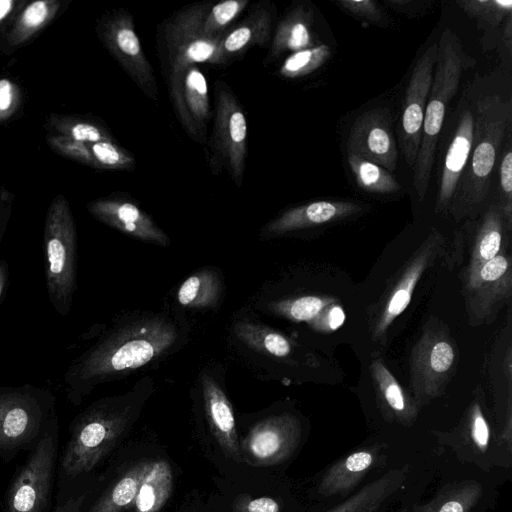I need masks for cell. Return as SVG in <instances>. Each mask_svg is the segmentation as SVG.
Returning a JSON list of instances; mask_svg holds the SVG:
<instances>
[{"label":"cell","instance_id":"obj_41","mask_svg":"<svg viewBox=\"0 0 512 512\" xmlns=\"http://www.w3.org/2000/svg\"><path fill=\"white\" fill-rule=\"evenodd\" d=\"M510 136L511 134L508 136L499 165V185L501 192V202H499V204L502 207L508 227L511 226L512 221V148Z\"/></svg>","mask_w":512,"mask_h":512},{"label":"cell","instance_id":"obj_27","mask_svg":"<svg viewBox=\"0 0 512 512\" xmlns=\"http://www.w3.org/2000/svg\"><path fill=\"white\" fill-rule=\"evenodd\" d=\"M152 461H140L127 469L91 506L88 512H121L134 505L140 484Z\"/></svg>","mask_w":512,"mask_h":512},{"label":"cell","instance_id":"obj_31","mask_svg":"<svg viewBox=\"0 0 512 512\" xmlns=\"http://www.w3.org/2000/svg\"><path fill=\"white\" fill-rule=\"evenodd\" d=\"M271 15L266 9H257L242 24L238 25L222 40L221 52L224 60L255 44L267 41L271 29Z\"/></svg>","mask_w":512,"mask_h":512},{"label":"cell","instance_id":"obj_7","mask_svg":"<svg viewBox=\"0 0 512 512\" xmlns=\"http://www.w3.org/2000/svg\"><path fill=\"white\" fill-rule=\"evenodd\" d=\"M58 455V419L45 431L4 497V512H46L51 503Z\"/></svg>","mask_w":512,"mask_h":512},{"label":"cell","instance_id":"obj_6","mask_svg":"<svg viewBox=\"0 0 512 512\" xmlns=\"http://www.w3.org/2000/svg\"><path fill=\"white\" fill-rule=\"evenodd\" d=\"M57 419L50 390L31 384L0 387V458L10 462L32 449Z\"/></svg>","mask_w":512,"mask_h":512},{"label":"cell","instance_id":"obj_9","mask_svg":"<svg viewBox=\"0 0 512 512\" xmlns=\"http://www.w3.org/2000/svg\"><path fill=\"white\" fill-rule=\"evenodd\" d=\"M246 144L245 115L230 89L218 85L211 161L213 168L225 166L238 187L243 181Z\"/></svg>","mask_w":512,"mask_h":512},{"label":"cell","instance_id":"obj_32","mask_svg":"<svg viewBox=\"0 0 512 512\" xmlns=\"http://www.w3.org/2000/svg\"><path fill=\"white\" fill-rule=\"evenodd\" d=\"M220 292L218 275L210 269H203L182 283L177 292V300L189 308H212L217 304Z\"/></svg>","mask_w":512,"mask_h":512},{"label":"cell","instance_id":"obj_33","mask_svg":"<svg viewBox=\"0 0 512 512\" xmlns=\"http://www.w3.org/2000/svg\"><path fill=\"white\" fill-rule=\"evenodd\" d=\"M44 127L48 133L66 136L85 144L113 141L105 128L78 116L52 113L47 117Z\"/></svg>","mask_w":512,"mask_h":512},{"label":"cell","instance_id":"obj_44","mask_svg":"<svg viewBox=\"0 0 512 512\" xmlns=\"http://www.w3.org/2000/svg\"><path fill=\"white\" fill-rule=\"evenodd\" d=\"M22 103L20 87L9 78H0V123L12 118Z\"/></svg>","mask_w":512,"mask_h":512},{"label":"cell","instance_id":"obj_2","mask_svg":"<svg viewBox=\"0 0 512 512\" xmlns=\"http://www.w3.org/2000/svg\"><path fill=\"white\" fill-rule=\"evenodd\" d=\"M152 390L149 378L125 395L99 399L71 421L61 457L63 473L76 478L95 469L114 448Z\"/></svg>","mask_w":512,"mask_h":512},{"label":"cell","instance_id":"obj_22","mask_svg":"<svg viewBox=\"0 0 512 512\" xmlns=\"http://www.w3.org/2000/svg\"><path fill=\"white\" fill-rule=\"evenodd\" d=\"M467 291L471 306L479 315L508 296L511 291L509 258L498 254L478 269L468 272Z\"/></svg>","mask_w":512,"mask_h":512},{"label":"cell","instance_id":"obj_20","mask_svg":"<svg viewBox=\"0 0 512 512\" xmlns=\"http://www.w3.org/2000/svg\"><path fill=\"white\" fill-rule=\"evenodd\" d=\"M359 205L349 201H315L286 210L270 221L262 231L266 236H279L288 232L330 223L357 213Z\"/></svg>","mask_w":512,"mask_h":512},{"label":"cell","instance_id":"obj_30","mask_svg":"<svg viewBox=\"0 0 512 512\" xmlns=\"http://www.w3.org/2000/svg\"><path fill=\"white\" fill-rule=\"evenodd\" d=\"M505 222L499 202L491 204L479 227L468 272L478 269L500 253Z\"/></svg>","mask_w":512,"mask_h":512},{"label":"cell","instance_id":"obj_16","mask_svg":"<svg viewBox=\"0 0 512 512\" xmlns=\"http://www.w3.org/2000/svg\"><path fill=\"white\" fill-rule=\"evenodd\" d=\"M460 104L456 129L447 149L439 178L436 212L449 209L471 153L474 131L473 111L466 98H463Z\"/></svg>","mask_w":512,"mask_h":512},{"label":"cell","instance_id":"obj_11","mask_svg":"<svg viewBox=\"0 0 512 512\" xmlns=\"http://www.w3.org/2000/svg\"><path fill=\"white\" fill-rule=\"evenodd\" d=\"M436 60L437 43H433L417 60L405 92L398 135L402 155L412 169L421 144L424 114Z\"/></svg>","mask_w":512,"mask_h":512},{"label":"cell","instance_id":"obj_17","mask_svg":"<svg viewBox=\"0 0 512 512\" xmlns=\"http://www.w3.org/2000/svg\"><path fill=\"white\" fill-rule=\"evenodd\" d=\"M86 208L100 222L141 241L167 246L169 238L156 223L134 203L117 198L90 201Z\"/></svg>","mask_w":512,"mask_h":512},{"label":"cell","instance_id":"obj_49","mask_svg":"<svg viewBox=\"0 0 512 512\" xmlns=\"http://www.w3.org/2000/svg\"><path fill=\"white\" fill-rule=\"evenodd\" d=\"M85 499V493L78 496H72L59 505L53 512H80Z\"/></svg>","mask_w":512,"mask_h":512},{"label":"cell","instance_id":"obj_4","mask_svg":"<svg viewBox=\"0 0 512 512\" xmlns=\"http://www.w3.org/2000/svg\"><path fill=\"white\" fill-rule=\"evenodd\" d=\"M467 64V55L459 37L446 27L437 43V60L424 114L422 139L413 168V186L420 201L425 198L429 187L447 107L458 90Z\"/></svg>","mask_w":512,"mask_h":512},{"label":"cell","instance_id":"obj_14","mask_svg":"<svg viewBox=\"0 0 512 512\" xmlns=\"http://www.w3.org/2000/svg\"><path fill=\"white\" fill-rule=\"evenodd\" d=\"M454 361L453 345L443 333L429 330L423 334L411 358L412 385L419 404L440 394Z\"/></svg>","mask_w":512,"mask_h":512},{"label":"cell","instance_id":"obj_23","mask_svg":"<svg viewBox=\"0 0 512 512\" xmlns=\"http://www.w3.org/2000/svg\"><path fill=\"white\" fill-rule=\"evenodd\" d=\"M313 13L304 5L291 9L279 22L267 59L273 60L287 51L297 52L317 46L312 33Z\"/></svg>","mask_w":512,"mask_h":512},{"label":"cell","instance_id":"obj_15","mask_svg":"<svg viewBox=\"0 0 512 512\" xmlns=\"http://www.w3.org/2000/svg\"><path fill=\"white\" fill-rule=\"evenodd\" d=\"M171 97L188 132L195 138L204 137L211 119L208 85L205 76L195 65L170 77Z\"/></svg>","mask_w":512,"mask_h":512},{"label":"cell","instance_id":"obj_51","mask_svg":"<svg viewBox=\"0 0 512 512\" xmlns=\"http://www.w3.org/2000/svg\"><path fill=\"white\" fill-rule=\"evenodd\" d=\"M9 265L5 260H0V300L8 285Z\"/></svg>","mask_w":512,"mask_h":512},{"label":"cell","instance_id":"obj_50","mask_svg":"<svg viewBox=\"0 0 512 512\" xmlns=\"http://www.w3.org/2000/svg\"><path fill=\"white\" fill-rule=\"evenodd\" d=\"M10 212V203L0 196V242L5 232Z\"/></svg>","mask_w":512,"mask_h":512},{"label":"cell","instance_id":"obj_24","mask_svg":"<svg viewBox=\"0 0 512 512\" xmlns=\"http://www.w3.org/2000/svg\"><path fill=\"white\" fill-rule=\"evenodd\" d=\"M61 9L59 0L27 2L7 33L2 50L8 53L29 42L55 19Z\"/></svg>","mask_w":512,"mask_h":512},{"label":"cell","instance_id":"obj_21","mask_svg":"<svg viewBox=\"0 0 512 512\" xmlns=\"http://www.w3.org/2000/svg\"><path fill=\"white\" fill-rule=\"evenodd\" d=\"M383 445L354 451L339 459L323 474L318 491L325 497L345 496L364 476L384 460Z\"/></svg>","mask_w":512,"mask_h":512},{"label":"cell","instance_id":"obj_35","mask_svg":"<svg viewBox=\"0 0 512 512\" xmlns=\"http://www.w3.org/2000/svg\"><path fill=\"white\" fill-rule=\"evenodd\" d=\"M457 4L484 30L498 28L512 13L511 0H461Z\"/></svg>","mask_w":512,"mask_h":512},{"label":"cell","instance_id":"obj_52","mask_svg":"<svg viewBox=\"0 0 512 512\" xmlns=\"http://www.w3.org/2000/svg\"><path fill=\"white\" fill-rule=\"evenodd\" d=\"M181 512H189V511H181Z\"/></svg>","mask_w":512,"mask_h":512},{"label":"cell","instance_id":"obj_45","mask_svg":"<svg viewBox=\"0 0 512 512\" xmlns=\"http://www.w3.org/2000/svg\"><path fill=\"white\" fill-rule=\"evenodd\" d=\"M233 512H280L279 503L267 496L252 498L249 495H239L232 503Z\"/></svg>","mask_w":512,"mask_h":512},{"label":"cell","instance_id":"obj_29","mask_svg":"<svg viewBox=\"0 0 512 512\" xmlns=\"http://www.w3.org/2000/svg\"><path fill=\"white\" fill-rule=\"evenodd\" d=\"M483 494L481 484L464 480L446 485L428 502L415 505L413 512H470Z\"/></svg>","mask_w":512,"mask_h":512},{"label":"cell","instance_id":"obj_40","mask_svg":"<svg viewBox=\"0 0 512 512\" xmlns=\"http://www.w3.org/2000/svg\"><path fill=\"white\" fill-rule=\"evenodd\" d=\"M46 141L55 153L95 168V162L87 144L51 133L47 134Z\"/></svg>","mask_w":512,"mask_h":512},{"label":"cell","instance_id":"obj_48","mask_svg":"<svg viewBox=\"0 0 512 512\" xmlns=\"http://www.w3.org/2000/svg\"><path fill=\"white\" fill-rule=\"evenodd\" d=\"M345 320V313L340 306H331L326 312V316L323 318V324L325 329L329 331L336 330L339 328Z\"/></svg>","mask_w":512,"mask_h":512},{"label":"cell","instance_id":"obj_12","mask_svg":"<svg viewBox=\"0 0 512 512\" xmlns=\"http://www.w3.org/2000/svg\"><path fill=\"white\" fill-rule=\"evenodd\" d=\"M299 420L288 413L266 418L248 432L241 447L242 459L253 466H270L286 460L300 441Z\"/></svg>","mask_w":512,"mask_h":512},{"label":"cell","instance_id":"obj_46","mask_svg":"<svg viewBox=\"0 0 512 512\" xmlns=\"http://www.w3.org/2000/svg\"><path fill=\"white\" fill-rule=\"evenodd\" d=\"M26 4L25 0H0V49L7 33Z\"/></svg>","mask_w":512,"mask_h":512},{"label":"cell","instance_id":"obj_19","mask_svg":"<svg viewBox=\"0 0 512 512\" xmlns=\"http://www.w3.org/2000/svg\"><path fill=\"white\" fill-rule=\"evenodd\" d=\"M204 408L210 430L226 457L243 461L232 405L221 386L209 375L202 376Z\"/></svg>","mask_w":512,"mask_h":512},{"label":"cell","instance_id":"obj_42","mask_svg":"<svg viewBox=\"0 0 512 512\" xmlns=\"http://www.w3.org/2000/svg\"><path fill=\"white\" fill-rule=\"evenodd\" d=\"M335 4L359 20L379 26L388 24L384 11L373 0H338Z\"/></svg>","mask_w":512,"mask_h":512},{"label":"cell","instance_id":"obj_34","mask_svg":"<svg viewBox=\"0 0 512 512\" xmlns=\"http://www.w3.org/2000/svg\"><path fill=\"white\" fill-rule=\"evenodd\" d=\"M347 161L358 186L363 190L391 194L401 189L394 176L383 167L354 154H347Z\"/></svg>","mask_w":512,"mask_h":512},{"label":"cell","instance_id":"obj_5","mask_svg":"<svg viewBox=\"0 0 512 512\" xmlns=\"http://www.w3.org/2000/svg\"><path fill=\"white\" fill-rule=\"evenodd\" d=\"M44 271L49 300L67 316L77 289V231L66 197L56 195L48 209L43 232Z\"/></svg>","mask_w":512,"mask_h":512},{"label":"cell","instance_id":"obj_36","mask_svg":"<svg viewBox=\"0 0 512 512\" xmlns=\"http://www.w3.org/2000/svg\"><path fill=\"white\" fill-rule=\"evenodd\" d=\"M330 56L331 49L325 44L294 52L286 58L279 69V74L285 78L308 75L319 69Z\"/></svg>","mask_w":512,"mask_h":512},{"label":"cell","instance_id":"obj_39","mask_svg":"<svg viewBox=\"0 0 512 512\" xmlns=\"http://www.w3.org/2000/svg\"><path fill=\"white\" fill-rule=\"evenodd\" d=\"M333 300L318 296H303L276 305L282 315L295 321L310 322L322 312Z\"/></svg>","mask_w":512,"mask_h":512},{"label":"cell","instance_id":"obj_43","mask_svg":"<svg viewBox=\"0 0 512 512\" xmlns=\"http://www.w3.org/2000/svg\"><path fill=\"white\" fill-rule=\"evenodd\" d=\"M468 437L470 446L476 455H485L489 449L490 429L482 409L478 404L473 405L468 421Z\"/></svg>","mask_w":512,"mask_h":512},{"label":"cell","instance_id":"obj_10","mask_svg":"<svg viewBox=\"0 0 512 512\" xmlns=\"http://www.w3.org/2000/svg\"><path fill=\"white\" fill-rule=\"evenodd\" d=\"M97 33L138 87L147 96L156 99L157 83L134 30L132 17L125 11H113L98 23Z\"/></svg>","mask_w":512,"mask_h":512},{"label":"cell","instance_id":"obj_1","mask_svg":"<svg viewBox=\"0 0 512 512\" xmlns=\"http://www.w3.org/2000/svg\"><path fill=\"white\" fill-rule=\"evenodd\" d=\"M180 341V331L167 317L152 315L104 333L77 356L63 377L67 399L79 405L99 384L138 369L166 354Z\"/></svg>","mask_w":512,"mask_h":512},{"label":"cell","instance_id":"obj_18","mask_svg":"<svg viewBox=\"0 0 512 512\" xmlns=\"http://www.w3.org/2000/svg\"><path fill=\"white\" fill-rule=\"evenodd\" d=\"M439 240L438 235H430L385 297L373 330L376 338L384 335L388 327L408 306L417 282L435 256Z\"/></svg>","mask_w":512,"mask_h":512},{"label":"cell","instance_id":"obj_13","mask_svg":"<svg viewBox=\"0 0 512 512\" xmlns=\"http://www.w3.org/2000/svg\"><path fill=\"white\" fill-rule=\"evenodd\" d=\"M389 109L379 107L359 115L347 139V154L369 160L388 171L397 166L398 151Z\"/></svg>","mask_w":512,"mask_h":512},{"label":"cell","instance_id":"obj_28","mask_svg":"<svg viewBox=\"0 0 512 512\" xmlns=\"http://www.w3.org/2000/svg\"><path fill=\"white\" fill-rule=\"evenodd\" d=\"M173 490V473L165 460H154L143 478L134 507L136 512H159Z\"/></svg>","mask_w":512,"mask_h":512},{"label":"cell","instance_id":"obj_26","mask_svg":"<svg viewBox=\"0 0 512 512\" xmlns=\"http://www.w3.org/2000/svg\"><path fill=\"white\" fill-rule=\"evenodd\" d=\"M406 476V468L390 470L327 512H377L400 489Z\"/></svg>","mask_w":512,"mask_h":512},{"label":"cell","instance_id":"obj_8","mask_svg":"<svg viewBox=\"0 0 512 512\" xmlns=\"http://www.w3.org/2000/svg\"><path fill=\"white\" fill-rule=\"evenodd\" d=\"M206 6H196L183 12L166 31L167 63L170 77L183 73L196 63L225 62L221 45L223 35L207 37L200 33Z\"/></svg>","mask_w":512,"mask_h":512},{"label":"cell","instance_id":"obj_37","mask_svg":"<svg viewBox=\"0 0 512 512\" xmlns=\"http://www.w3.org/2000/svg\"><path fill=\"white\" fill-rule=\"evenodd\" d=\"M247 4L248 0H227L214 5L205 14L200 25V33L207 37L219 36L222 29L236 18Z\"/></svg>","mask_w":512,"mask_h":512},{"label":"cell","instance_id":"obj_25","mask_svg":"<svg viewBox=\"0 0 512 512\" xmlns=\"http://www.w3.org/2000/svg\"><path fill=\"white\" fill-rule=\"evenodd\" d=\"M371 373L376 392L382 406L391 416L404 426H410L417 418L415 403L404 392L392 373L379 359L371 364Z\"/></svg>","mask_w":512,"mask_h":512},{"label":"cell","instance_id":"obj_47","mask_svg":"<svg viewBox=\"0 0 512 512\" xmlns=\"http://www.w3.org/2000/svg\"><path fill=\"white\" fill-rule=\"evenodd\" d=\"M394 11L406 15L407 17H417L423 15L433 6L432 1L420 0H385L384 1Z\"/></svg>","mask_w":512,"mask_h":512},{"label":"cell","instance_id":"obj_3","mask_svg":"<svg viewBox=\"0 0 512 512\" xmlns=\"http://www.w3.org/2000/svg\"><path fill=\"white\" fill-rule=\"evenodd\" d=\"M471 153L450 204L454 214L465 215L487 198L492 172L505 138L511 133L512 101L497 93L474 98Z\"/></svg>","mask_w":512,"mask_h":512},{"label":"cell","instance_id":"obj_38","mask_svg":"<svg viewBox=\"0 0 512 512\" xmlns=\"http://www.w3.org/2000/svg\"><path fill=\"white\" fill-rule=\"evenodd\" d=\"M87 145L93 156L95 168L126 170L131 169L135 164L133 156L113 141H100Z\"/></svg>","mask_w":512,"mask_h":512}]
</instances>
